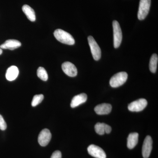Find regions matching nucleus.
<instances>
[{"mask_svg": "<svg viewBox=\"0 0 158 158\" xmlns=\"http://www.w3.org/2000/svg\"><path fill=\"white\" fill-rule=\"evenodd\" d=\"M112 109V106L110 104L102 103L97 106L94 108V111L98 115H107L111 112Z\"/></svg>", "mask_w": 158, "mask_h": 158, "instance_id": "12", "label": "nucleus"}, {"mask_svg": "<svg viewBox=\"0 0 158 158\" xmlns=\"http://www.w3.org/2000/svg\"><path fill=\"white\" fill-rule=\"evenodd\" d=\"M22 10L29 20L31 22L35 21L36 20V15L34 9L30 6L25 5L23 6Z\"/></svg>", "mask_w": 158, "mask_h": 158, "instance_id": "16", "label": "nucleus"}, {"mask_svg": "<svg viewBox=\"0 0 158 158\" xmlns=\"http://www.w3.org/2000/svg\"><path fill=\"white\" fill-rule=\"evenodd\" d=\"M114 47L115 48H118L121 44L122 40V33L119 23L116 20L113 23Z\"/></svg>", "mask_w": 158, "mask_h": 158, "instance_id": "4", "label": "nucleus"}, {"mask_svg": "<svg viewBox=\"0 0 158 158\" xmlns=\"http://www.w3.org/2000/svg\"><path fill=\"white\" fill-rule=\"evenodd\" d=\"M88 153L90 156L96 158H106V155L104 151L101 148L94 145L91 144L88 148Z\"/></svg>", "mask_w": 158, "mask_h": 158, "instance_id": "7", "label": "nucleus"}, {"mask_svg": "<svg viewBox=\"0 0 158 158\" xmlns=\"http://www.w3.org/2000/svg\"><path fill=\"white\" fill-rule=\"evenodd\" d=\"M19 73V70L16 66L12 65L7 69L6 73V78L8 81H13L17 77Z\"/></svg>", "mask_w": 158, "mask_h": 158, "instance_id": "14", "label": "nucleus"}, {"mask_svg": "<svg viewBox=\"0 0 158 158\" xmlns=\"http://www.w3.org/2000/svg\"><path fill=\"white\" fill-rule=\"evenodd\" d=\"M51 158H62V153L59 151H56L53 153Z\"/></svg>", "mask_w": 158, "mask_h": 158, "instance_id": "22", "label": "nucleus"}, {"mask_svg": "<svg viewBox=\"0 0 158 158\" xmlns=\"http://www.w3.org/2000/svg\"><path fill=\"white\" fill-rule=\"evenodd\" d=\"M55 37L59 42L68 45H73L75 44V40L73 36L66 31L57 29L54 32Z\"/></svg>", "mask_w": 158, "mask_h": 158, "instance_id": "1", "label": "nucleus"}, {"mask_svg": "<svg viewBox=\"0 0 158 158\" xmlns=\"http://www.w3.org/2000/svg\"><path fill=\"white\" fill-rule=\"evenodd\" d=\"M63 71L68 76L74 77L77 74V69L75 65L70 62H66L62 64Z\"/></svg>", "mask_w": 158, "mask_h": 158, "instance_id": "10", "label": "nucleus"}, {"mask_svg": "<svg viewBox=\"0 0 158 158\" xmlns=\"http://www.w3.org/2000/svg\"><path fill=\"white\" fill-rule=\"evenodd\" d=\"M88 42L94 59L96 61L99 60L101 57V50L97 43L91 36L88 37Z\"/></svg>", "mask_w": 158, "mask_h": 158, "instance_id": "5", "label": "nucleus"}, {"mask_svg": "<svg viewBox=\"0 0 158 158\" xmlns=\"http://www.w3.org/2000/svg\"><path fill=\"white\" fill-rule=\"evenodd\" d=\"M128 75L126 72H121L114 75L110 80V84L112 88H118L126 82Z\"/></svg>", "mask_w": 158, "mask_h": 158, "instance_id": "2", "label": "nucleus"}, {"mask_svg": "<svg viewBox=\"0 0 158 158\" xmlns=\"http://www.w3.org/2000/svg\"><path fill=\"white\" fill-rule=\"evenodd\" d=\"M37 75L42 81H47L48 79L47 72L43 67H39L37 70Z\"/></svg>", "mask_w": 158, "mask_h": 158, "instance_id": "18", "label": "nucleus"}, {"mask_svg": "<svg viewBox=\"0 0 158 158\" xmlns=\"http://www.w3.org/2000/svg\"><path fill=\"white\" fill-rule=\"evenodd\" d=\"M112 131V128L109 125L106 124L105 125V133L110 134Z\"/></svg>", "mask_w": 158, "mask_h": 158, "instance_id": "23", "label": "nucleus"}, {"mask_svg": "<svg viewBox=\"0 0 158 158\" xmlns=\"http://www.w3.org/2000/svg\"><path fill=\"white\" fill-rule=\"evenodd\" d=\"M158 57L156 54H153L149 62V69L152 73H155L157 68Z\"/></svg>", "mask_w": 158, "mask_h": 158, "instance_id": "17", "label": "nucleus"}, {"mask_svg": "<svg viewBox=\"0 0 158 158\" xmlns=\"http://www.w3.org/2000/svg\"><path fill=\"white\" fill-rule=\"evenodd\" d=\"M2 50L0 48V55H2Z\"/></svg>", "mask_w": 158, "mask_h": 158, "instance_id": "24", "label": "nucleus"}, {"mask_svg": "<svg viewBox=\"0 0 158 158\" xmlns=\"http://www.w3.org/2000/svg\"><path fill=\"white\" fill-rule=\"evenodd\" d=\"M88 96L85 93H82L74 97L71 101L70 106L72 108L76 107L87 101Z\"/></svg>", "mask_w": 158, "mask_h": 158, "instance_id": "13", "label": "nucleus"}, {"mask_svg": "<svg viewBox=\"0 0 158 158\" xmlns=\"http://www.w3.org/2000/svg\"><path fill=\"white\" fill-rule=\"evenodd\" d=\"M147 101L145 99L140 98L132 102L128 106V109L131 112H140L147 106Z\"/></svg>", "mask_w": 158, "mask_h": 158, "instance_id": "6", "label": "nucleus"}, {"mask_svg": "<svg viewBox=\"0 0 158 158\" xmlns=\"http://www.w3.org/2000/svg\"><path fill=\"white\" fill-rule=\"evenodd\" d=\"M7 124L2 115H0V129L2 131L6 130Z\"/></svg>", "mask_w": 158, "mask_h": 158, "instance_id": "21", "label": "nucleus"}, {"mask_svg": "<svg viewBox=\"0 0 158 158\" xmlns=\"http://www.w3.org/2000/svg\"><path fill=\"white\" fill-rule=\"evenodd\" d=\"M151 0H140L138 13V19H144L149 12L151 6Z\"/></svg>", "mask_w": 158, "mask_h": 158, "instance_id": "3", "label": "nucleus"}, {"mask_svg": "<svg viewBox=\"0 0 158 158\" xmlns=\"http://www.w3.org/2000/svg\"><path fill=\"white\" fill-rule=\"evenodd\" d=\"M138 135L137 133H131L127 138V146L130 149L135 147L138 141Z\"/></svg>", "mask_w": 158, "mask_h": 158, "instance_id": "15", "label": "nucleus"}, {"mask_svg": "<svg viewBox=\"0 0 158 158\" xmlns=\"http://www.w3.org/2000/svg\"><path fill=\"white\" fill-rule=\"evenodd\" d=\"M152 138L151 136H146L142 148V156L144 158H148L150 155L152 148Z\"/></svg>", "mask_w": 158, "mask_h": 158, "instance_id": "9", "label": "nucleus"}, {"mask_svg": "<svg viewBox=\"0 0 158 158\" xmlns=\"http://www.w3.org/2000/svg\"><path fill=\"white\" fill-rule=\"evenodd\" d=\"M44 98V96L42 94L34 95L31 103L32 106H36L37 105H39L43 100Z\"/></svg>", "mask_w": 158, "mask_h": 158, "instance_id": "20", "label": "nucleus"}, {"mask_svg": "<svg viewBox=\"0 0 158 158\" xmlns=\"http://www.w3.org/2000/svg\"><path fill=\"white\" fill-rule=\"evenodd\" d=\"M105 123H98L94 126L95 131L99 135H104L105 133Z\"/></svg>", "mask_w": 158, "mask_h": 158, "instance_id": "19", "label": "nucleus"}, {"mask_svg": "<svg viewBox=\"0 0 158 158\" xmlns=\"http://www.w3.org/2000/svg\"><path fill=\"white\" fill-rule=\"evenodd\" d=\"M52 134L48 129H43L40 133L38 136V141L41 146H47L51 141Z\"/></svg>", "mask_w": 158, "mask_h": 158, "instance_id": "8", "label": "nucleus"}, {"mask_svg": "<svg viewBox=\"0 0 158 158\" xmlns=\"http://www.w3.org/2000/svg\"><path fill=\"white\" fill-rule=\"evenodd\" d=\"M21 46V43L16 40L10 39L6 40V42L0 46V48L13 50Z\"/></svg>", "mask_w": 158, "mask_h": 158, "instance_id": "11", "label": "nucleus"}]
</instances>
